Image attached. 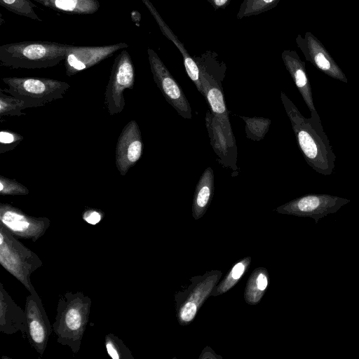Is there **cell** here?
<instances>
[{
	"label": "cell",
	"mask_w": 359,
	"mask_h": 359,
	"mask_svg": "<svg viewBox=\"0 0 359 359\" xmlns=\"http://www.w3.org/2000/svg\"><path fill=\"white\" fill-rule=\"evenodd\" d=\"M280 99L306 163L320 175H331L337 157L323 130L319 114H312L310 118H306L283 91Z\"/></svg>",
	"instance_id": "cell-1"
},
{
	"label": "cell",
	"mask_w": 359,
	"mask_h": 359,
	"mask_svg": "<svg viewBox=\"0 0 359 359\" xmlns=\"http://www.w3.org/2000/svg\"><path fill=\"white\" fill-rule=\"evenodd\" d=\"M91 305L90 298L82 292H67L57 302L53 330L57 342L69 347L75 354L81 348Z\"/></svg>",
	"instance_id": "cell-2"
},
{
	"label": "cell",
	"mask_w": 359,
	"mask_h": 359,
	"mask_svg": "<svg viewBox=\"0 0 359 359\" xmlns=\"http://www.w3.org/2000/svg\"><path fill=\"white\" fill-rule=\"evenodd\" d=\"M72 45L51 41H22L0 46V64L12 69L53 67L65 60Z\"/></svg>",
	"instance_id": "cell-3"
},
{
	"label": "cell",
	"mask_w": 359,
	"mask_h": 359,
	"mask_svg": "<svg viewBox=\"0 0 359 359\" xmlns=\"http://www.w3.org/2000/svg\"><path fill=\"white\" fill-rule=\"evenodd\" d=\"M0 264L30 292L35 290L30 280L43 264L39 256L0 224Z\"/></svg>",
	"instance_id": "cell-4"
},
{
	"label": "cell",
	"mask_w": 359,
	"mask_h": 359,
	"mask_svg": "<svg viewBox=\"0 0 359 359\" xmlns=\"http://www.w3.org/2000/svg\"><path fill=\"white\" fill-rule=\"evenodd\" d=\"M4 91L22 100L28 108L44 106L63 98L70 86L65 81L48 78L4 77Z\"/></svg>",
	"instance_id": "cell-5"
},
{
	"label": "cell",
	"mask_w": 359,
	"mask_h": 359,
	"mask_svg": "<svg viewBox=\"0 0 359 359\" xmlns=\"http://www.w3.org/2000/svg\"><path fill=\"white\" fill-rule=\"evenodd\" d=\"M135 70L129 53L123 50L114 59L104 93V103L109 115L120 114L125 107L123 93L133 89Z\"/></svg>",
	"instance_id": "cell-6"
},
{
	"label": "cell",
	"mask_w": 359,
	"mask_h": 359,
	"mask_svg": "<svg viewBox=\"0 0 359 359\" xmlns=\"http://www.w3.org/2000/svg\"><path fill=\"white\" fill-rule=\"evenodd\" d=\"M148 59L154 81L165 100L186 119L192 118L191 108L182 88L173 78L157 53L147 49Z\"/></svg>",
	"instance_id": "cell-7"
},
{
	"label": "cell",
	"mask_w": 359,
	"mask_h": 359,
	"mask_svg": "<svg viewBox=\"0 0 359 359\" xmlns=\"http://www.w3.org/2000/svg\"><path fill=\"white\" fill-rule=\"evenodd\" d=\"M350 200L327 194H308L297 198L277 208L283 214L310 217L316 223L323 217L336 212Z\"/></svg>",
	"instance_id": "cell-8"
},
{
	"label": "cell",
	"mask_w": 359,
	"mask_h": 359,
	"mask_svg": "<svg viewBox=\"0 0 359 359\" xmlns=\"http://www.w3.org/2000/svg\"><path fill=\"white\" fill-rule=\"evenodd\" d=\"M0 222L4 227L18 238L39 240L50 225V220L45 217H33L8 203H0Z\"/></svg>",
	"instance_id": "cell-9"
},
{
	"label": "cell",
	"mask_w": 359,
	"mask_h": 359,
	"mask_svg": "<svg viewBox=\"0 0 359 359\" xmlns=\"http://www.w3.org/2000/svg\"><path fill=\"white\" fill-rule=\"evenodd\" d=\"M27 337L36 352L42 355L46 348L53 327L36 290L26 298Z\"/></svg>",
	"instance_id": "cell-10"
},
{
	"label": "cell",
	"mask_w": 359,
	"mask_h": 359,
	"mask_svg": "<svg viewBox=\"0 0 359 359\" xmlns=\"http://www.w3.org/2000/svg\"><path fill=\"white\" fill-rule=\"evenodd\" d=\"M126 43H118L100 46H81L72 45L65 59L66 74L72 76L86 70L110 57L117 50L128 48Z\"/></svg>",
	"instance_id": "cell-11"
},
{
	"label": "cell",
	"mask_w": 359,
	"mask_h": 359,
	"mask_svg": "<svg viewBox=\"0 0 359 359\" xmlns=\"http://www.w3.org/2000/svg\"><path fill=\"white\" fill-rule=\"evenodd\" d=\"M295 41L306 60L315 67L334 79L348 83V79L342 69L313 34L307 32L304 37L298 34Z\"/></svg>",
	"instance_id": "cell-12"
},
{
	"label": "cell",
	"mask_w": 359,
	"mask_h": 359,
	"mask_svg": "<svg viewBox=\"0 0 359 359\" xmlns=\"http://www.w3.org/2000/svg\"><path fill=\"white\" fill-rule=\"evenodd\" d=\"M143 143L139 126L135 120L129 121L122 130L116 146V166L124 176L142 154Z\"/></svg>",
	"instance_id": "cell-13"
},
{
	"label": "cell",
	"mask_w": 359,
	"mask_h": 359,
	"mask_svg": "<svg viewBox=\"0 0 359 359\" xmlns=\"http://www.w3.org/2000/svg\"><path fill=\"white\" fill-rule=\"evenodd\" d=\"M205 123L210 144L218 156V161L223 166L237 171L238 154L235 137L229 136L224 132L221 122L211 111H206Z\"/></svg>",
	"instance_id": "cell-14"
},
{
	"label": "cell",
	"mask_w": 359,
	"mask_h": 359,
	"mask_svg": "<svg viewBox=\"0 0 359 359\" xmlns=\"http://www.w3.org/2000/svg\"><path fill=\"white\" fill-rule=\"evenodd\" d=\"M200 77L205 92V97L208 102L211 111L221 122L224 132L234 137L229 122V111L226 109L223 93L222 82L202 67H198Z\"/></svg>",
	"instance_id": "cell-15"
},
{
	"label": "cell",
	"mask_w": 359,
	"mask_h": 359,
	"mask_svg": "<svg viewBox=\"0 0 359 359\" xmlns=\"http://www.w3.org/2000/svg\"><path fill=\"white\" fill-rule=\"evenodd\" d=\"M27 318L20 308L0 283V332L6 334L21 332L27 336Z\"/></svg>",
	"instance_id": "cell-16"
},
{
	"label": "cell",
	"mask_w": 359,
	"mask_h": 359,
	"mask_svg": "<svg viewBox=\"0 0 359 359\" xmlns=\"http://www.w3.org/2000/svg\"><path fill=\"white\" fill-rule=\"evenodd\" d=\"M281 57L311 114L318 113L314 105L311 86L306 71L305 62L300 59L294 50H283Z\"/></svg>",
	"instance_id": "cell-17"
},
{
	"label": "cell",
	"mask_w": 359,
	"mask_h": 359,
	"mask_svg": "<svg viewBox=\"0 0 359 359\" xmlns=\"http://www.w3.org/2000/svg\"><path fill=\"white\" fill-rule=\"evenodd\" d=\"M142 1L144 2L154 18L156 19L163 34L171 41H172L180 51L183 57L184 65L187 75L194 83L199 93L205 96L204 89L200 77L199 67L195 60L189 54L188 51L184 48V44L178 39L177 36L174 34L170 27L166 25V23L162 19L149 0Z\"/></svg>",
	"instance_id": "cell-18"
},
{
	"label": "cell",
	"mask_w": 359,
	"mask_h": 359,
	"mask_svg": "<svg viewBox=\"0 0 359 359\" xmlns=\"http://www.w3.org/2000/svg\"><path fill=\"white\" fill-rule=\"evenodd\" d=\"M214 191V172L208 167L201 175L196 184L193 200V215L201 217L208 207Z\"/></svg>",
	"instance_id": "cell-19"
},
{
	"label": "cell",
	"mask_w": 359,
	"mask_h": 359,
	"mask_svg": "<svg viewBox=\"0 0 359 359\" xmlns=\"http://www.w3.org/2000/svg\"><path fill=\"white\" fill-rule=\"evenodd\" d=\"M55 11L77 15L96 13L100 4L97 0H34Z\"/></svg>",
	"instance_id": "cell-20"
},
{
	"label": "cell",
	"mask_w": 359,
	"mask_h": 359,
	"mask_svg": "<svg viewBox=\"0 0 359 359\" xmlns=\"http://www.w3.org/2000/svg\"><path fill=\"white\" fill-rule=\"evenodd\" d=\"M245 122V130L248 139L260 141L267 133L271 121L263 117H246L239 116Z\"/></svg>",
	"instance_id": "cell-21"
},
{
	"label": "cell",
	"mask_w": 359,
	"mask_h": 359,
	"mask_svg": "<svg viewBox=\"0 0 359 359\" xmlns=\"http://www.w3.org/2000/svg\"><path fill=\"white\" fill-rule=\"evenodd\" d=\"M280 0H243L241 4L237 18L257 15L274 8Z\"/></svg>",
	"instance_id": "cell-22"
},
{
	"label": "cell",
	"mask_w": 359,
	"mask_h": 359,
	"mask_svg": "<svg viewBox=\"0 0 359 359\" xmlns=\"http://www.w3.org/2000/svg\"><path fill=\"white\" fill-rule=\"evenodd\" d=\"M0 4L1 6L15 14L42 21L35 12V5L30 0H0Z\"/></svg>",
	"instance_id": "cell-23"
},
{
	"label": "cell",
	"mask_w": 359,
	"mask_h": 359,
	"mask_svg": "<svg viewBox=\"0 0 359 359\" xmlns=\"http://www.w3.org/2000/svg\"><path fill=\"white\" fill-rule=\"evenodd\" d=\"M104 346L108 355L112 359H133L130 349L123 341L112 333L104 337Z\"/></svg>",
	"instance_id": "cell-24"
},
{
	"label": "cell",
	"mask_w": 359,
	"mask_h": 359,
	"mask_svg": "<svg viewBox=\"0 0 359 359\" xmlns=\"http://www.w3.org/2000/svg\"><path fill=\"white\" fill-rule=\"evenodd\" d=\"M26 104L21 100L4 94L2 90L0 92V115L4 116H17L25 115L22 111L27 109Z\"/></svg>",
	"instance_id": "cell-25"
},
{
	"label": "cell",
	"mask_w": 359,
	"mask_h": 359,
	"mask_svg": "<svg viewBox=\"0 0 359 359\" xmlns=\"http://www.w3.org/2000/svg\"><path fill=\"white\" fill-rule=\"evenodd\" d=\"M29 193V189L15 181L0 175V194L1 196H24Z\"/></svg>",
	"instance_id": "cell-26"
},
{
	"label": "cell",
	"mask_w": 359,
	"mask_h": 359,
	"mask_svg": "<svg viewBox=\"0 0 359 359\" xmlns=\"http://www.w3.org/2000/svg\"><path fill=\"white\" fill-rule=\"evenodd\" d=\"M23 140V137L13 131L2 130L0 132V153L13 149Z\"/></svg>",
	"instance_id": "cell-27"
},
{
	"label": "cell",
	"mask_w": 359,
	"mask_h": 359,
	"mask_svg": "<svg viewBox=\"0 0 359 359\" xmlns=\"http://www.w3.org/2000/svg\"><path fill=\"white\" fill-rule=\"evenodd\" d=\"M103 216L104 213L101 210L93 208L86 210L82 215L83 219L91 225L98 224Z\"/></svg>",
	"instance_id": "cell-28"
},
{
	"label": "cell",
	"mask_w": 359,
	"mask_h": 359,
	"mask_svg": "<svg viewBox=\"0 0 359 359\" xmlns=\"http://www.w3.org/2000/svg\"><path fill=\"white\" fill-rule=\"evenodd\" d=\"M197 306L191 302L186 303L181 311L180 317L183 321L189 322L194 319L196 313Z\"/></svg>",
	"instance_id": "cell-29"
},
{
	"label": "cell",
	"mask_w": 359,
	"mask_h": 359,
	"mask_svg": "<svg viewBox=\"0 0 359 359\" xmlns=\"http://www.w3.org/2000/svg\"><path fill=\"white\" fill-rule=\"evenodd\" d=\"M245 270V264L243 262L237 263L232 269L230 275L233 280H238Z\"/></svg>",
	"instance_id": "cell-30"
},
{
	"label": "cell",
	"mask_w": 359,
	"mask_h": 359,
	"mask_svg": "<svg viewBox=\"0 0 359 359\" xmlns=\"http://www.w3.org/2000/svg\"><path fill=\"white\" fill-rule=\"evenodd\" d=\"M257 287L260 291H264L268 285V280L264 273H259L256 280Z\"/></svg>",
	"instance_id": "cell-31"
},
{
	"label": "cell",
	"mask_w": 359,
	"mask_h": 359,
	"mask_svg": "<svg viewBox=\"0 0 359 359\" xmlns=\"http://www.w3.org/2000/svg\"><path fill=\"white\" fill-rule=\"evenodd\" d=\"M208 2L214 8V9H220L226 8L231 0H207Z\"/></svg>",
	"instance_id": "cell-32"
},
{
	"label": "cell",
	"mask_w": 359,
	"mask_h": 359,
	"mask_svg": "<svg viewBox=\"0 0 359 359\" xmlns=\"http://www.w3.org/2000/svg\"><path fill=\"white\" fill-rule=\"evenodd\" d=\"M141 15H140V13L137 11H133V12L131 13V18L133 20V22H135L136 23L137 20L136 19L138 20V21H140V18Z\"/></svg>",
	"instance_id": "cell-33"
}]
</instances>
